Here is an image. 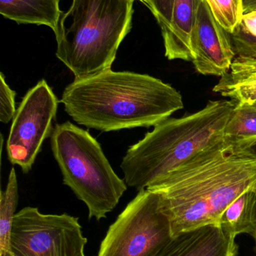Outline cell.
Returning <instances> with one entry per match:
<instances>
[{
    "mask_svg": "<svg viewBox=\"0 0 256 256\" xmlns=\"http://www.w3.org/2000/svg\"><path fill=\"white\" fill-rule=\"evenodd\" d=\"M256 184V156L218 143L186 161L147 188L157 192L173 238L219 224L226 208Z\"/></svg>",
    "mask_w": 256,
    "mask_h": 256,
    "instance_id": "obj_1",
    "label": "cell"
},
{
    "mask_svg": "<svg viewBox=\"0 0 256 256\" xmlns=\"http://www.w3.org/2000/svg\"><path fill=\"white\" fill-rule=\"evenodd\" d=\"M60 102L75 122L102 132L154 127L184 106L180 93L161 80L111 69L75 80Z\"/></svg>",
    "mask_w": 256,
    "mask_h": 256,
    "instance_id": "obj_2",
    "label": "cell"
},
{
    "mask_svg": "<svg viewBox=\"0 0 256 256\" xmlns=\"http://www.w3.org/2000/svg\"><path fill=\"white\" fill-rule=\"evenodd\" d=\"M235 106L233 100H210L201 110L169 118L130 146L120 168L127 186L139 192L192 159L224 141V129Z\"/></svg>",
    "mask_w": 256,
    "mask_h": 256,
    "instance_id": "obj_3",
    "label": "cell"
},
{
    "mask_svg": "<svg viewBox=\"0 0 256 256\" xmlns=\"http://www.w3.org/2000/svg\"><path fill=\"white\" fill-rule=\"evenodd\" d=\"M132 0H73L57 31V58L75 80L111 69L120 44L132 28Z\"/></svg>",
    "mask_w": 256,
    "mask_h": 256,
    "instance_id": "obj_4",
    "label": "cell"
},
{
    "mask_svg": "<svg viewBox=\"0 0 256 256\" xmlns=\"http://www.w3.org/2000/svg\"><path fill=\"white\" fill-rule=\"evenodd\" d=\"M51 144L63 184L85 203L89 219L106 218L127 190V184L116 174L97 140L66 122L56 124Z\"/></svg>",
    "mask_w": 256,
    "mask_h": 256,
    "instance_id": "obj_5",
    "label": "cell"
},
{
    "mask_svg": "<svg viewBox=\"0 0 256 256\" xmlns=\"http://www.w3.org/2000/svg\"><path fill=\"white\" fill-rule=\"evenodd\" d=\"M172 240L160 195L143 190L109 227L98 256H160Z\"/></svg>",
    "mask_w": 256,
    "mask_h": 256,
    "instance_id": "obj_6",
    "label": "cell"
},
{
    "mask_svg": "<svg viewBox=\"0 0 256 256\" xmlns=\"http://www.w3.org/2000/svg\"><path fill=\"white\" fill-rule=\"evenodd\" d=\"M87 238L78 218L44 214L26 207L15 214L11 232L13 256H86Z\"/></svg>",
    "mask_w": 256,
    "mask_h": 256,
    "instance_id": "obj_7",
    "label": "cell"
},
{
    "mask_svg": "<svg viewBox=\"0 0 256 256\" xmlns=\"http://www.w3.org/2000/svg\"><path fill=\"white\" fill-rule=\"evenodd\" d=\"M60 100L45 80L27 92L12 120L6 149L9 161L32 170L44 142L51 136Z\"/></svg>",
    "mask_w": 256,
    "mask_h": 256,
    "instance_id": "obj_8",
    "label": "cell"
},
{
    "mask_svg": "<svg viewBox=\"0 0 256 256\" xmlns=\"http://www.w3.org/2000/svg\"><path fill=\"white\" fill-rule=\"evenodd\" d=\"M192 60L203 75L226 74L236 57L231 34L215 20L205 0H198L192 36Z\"/></svg>",
    "mask_w": 256,
    "mask_h": 256,
    "instance_id": "obj_9",
    "label": "cell"
},
{
    "mask_svg": "<svg viewBox=\"0 0 256 256\" xmlns=\"http://www.w3.org/2000/svg\"><path fill=\"white\" fill-rule=\"evenodd\" d=\"M234 239L219 224H210L173 238L160 256H237Z\"/></svg>",
    "mask_w": 256,
    "mask_h": 256,
    "instance_id": "obj_10",
    "label": "cell"
},
{
    "mask_svg": "<svg viewBox=\"0 0 256 256\" xmlns=\"http://www.w3.org/2000/svg\"><path fill=\"white\" fill-rule=\"evenodd\" d=\"M198 0H174L171 21L161 28L168 60L192 62V36Z\"/></svg>",
    "mask_w": 256,
    "mask_h": 256,
    "instance_id": "obj_11",
    "label": "cell"
},
{
    "mask_svg": "<svg viewBox=\"0 0 256 256\" xmlns=\"http://www.w3.org/2000/svg\"><path fill=\"white\" fill-rule=\"evenodd\" d=\"M60 0H0V14L18 24L46 26L55 33L63 12Z\"/></svg>",
    "mask_w": 256,
    "mask_h": 256,
    "instance_id": "obj_12",
    "label": "cell"
},
{
    "mask_svg": "<svg viewBox=\"0 0 256 256\" xmlns=\"http://www.w3.org/2000/svg\"><path fill=\"white\" fill-rule=\"evenodd\" d=\"M213 92L236 104H256V60L236 56Z\"/></svg>",
    "mask_w": 256,
    "mask_h": 256,
    "instance_id": "obj_13",
    "label": "cell"
},
{
    "mask_svg": "<svg viewBox=\"0 0 256 256\" xmlns=\"http://www.w3.org/2000/svg\"><path fill=\"white\" fill-rule=\"evenodd\" d=\"M254 186L234 200L219 218V225L233 237L241 234L255 236L256 196Z\"/></svg>",
    "mask_w": 256,
    "mask_h": 256,
    "instance_id": "obj_14",
    "label": "cell"
},
{
    "mask_svg": "<svg viewBox=\"0 0 256 256\" xmlns=\"http://www.w3.org/2000/svg\"><path fill=\"white\" fill-rule=\"evenodd\" d=\"M256 141V104H236L224 129V142L242 152Z\"/></svg>",
    "mask_w": 256,
    "mask_h": 256,
    "instance_id": "obj_15",
    "label": "cell"
},
{
    "mask_svg": "<svg viewBox=\"0 0 256 256\" xmlns=\"http://www.w3.org/2000/svg\"><path fill=\"white\" fill-rule=\"evenodd\" d=\"M18 183L15 168L9 173L6 190L0 194V256H13L11 252V232L18 206Z\"/></svg>",
    "mask_w": 256,
    "mask_h": 256,
    "instance_id": "obj_16",
    "label": "cell"
},
{
    "mask_svg": "<svg viewBox=\"0 0 256 256\" xmlns=\"http://www.w3.org/2000/svg\"><path fill=\"white\" fill-rule=\"evenodd\" d=\"M215 20L229 34L241 22L244 14L243 0H205Z\"/></svg>",
    "mask_w": 256,
    "mask_h": 256,
    "instance_id": "obj_17",
    "label": "cell"
},
{
    "mask_svg": "<svg viewBox=\"0 0 256 256\" xmlns=\"http://www.w3.org/2000/svg\"><path fill=\"white\" fill-rule=\"evenodd\" d=\"M0 121L3 124H8L13 120L16 114V92L8 85L3 73L0 75Z\"/></svg>",
    "mask_w": 256,
    "mask_h": 256,
    "instance_id": "obj_18",
    "label": "cell"
},
{
    "mask_svg": "<svg viewBox=\"0 0 256 256\" xmlns=\"http://www.w3.org/2000/svg\"><path fill=\"white\" fill-rule=\"evenodd\" d=\"M231 37L236 56L256 60V38L243 32L238 27Z\"/></svg>",
    "mask_w": 256,
    "mask_h": 256,
    "instance_id": "obj_19",
    "label": "cell"
},
{
    "mask_svg": "<svg viewBox=\"0 0 256 256\" xmlns=\"http://www.w3.org/2000/svg\"><path fill=\"white\" fill-rule=\"evenodd\" d=\"M174 0H151V12L160 28L169 24Z\"/></svg>",
    "mask_w": 256,
    "mask_h": 256,
    "instance_id": "obj_20",
    "label": "cell"
},
{
    "mask_svg": "<svg viewBox=\"0 0 256 256\" xmlns=\"http://www.w3.org/2000/svg\"><path fill=\"white\" fill-rule=\"evenodd\" d=\"M238 28L246 34L256 38V9L243 14Z\"/></svg>",
    "mask_w": 256,
    "mask_h": 256,
    "instance_id": "obj_21",
    "label": "cell"
},
{
    "mask_svg": "<svg viewBox=\"0 0 256 256\" xmlns=\"http://www.w3.org/2000/svg\"><path fill=\"white\" fill-rule=\"evenodd\" d=\"M243 7H244V14L256 9V0H243Z\"/></svg>",
    "mask_w": 256,
    "mask_h": 256,
    "instance_id": "obj_22",
    "label": "cell"
},
{
    "mask_svg": "<svg viewBox=\"0 0 256 256\" xmlns=\"http://www.w3.org/2000/svg\"><path fill=\"white\" fill-rule=\"evenodd\" d=\"M242 152H246V153L249 154L256 156V141L252 142V144L246 146Z\"/></svg>",
    "mask_w": 256,
    "mask_h": 256,
    "instance_id": "obj_23",
    "label": "cell"
},
{
    "mask_svg": "<svg viewBox=\"0 0 256 256\" xmlns=\"http://www.w3.org/2000/svg\"><path fill=\"white\" fill-rule=\"evenodd\" d=\"M132 1H135V0H132ZM139 1L144 3L150 10H151V0H139Z\"/></svg>",
    "mask_w": 256,
    "mask_h": 256,
    "instance_id": "obj_24",
    "label": "cell"
},
{
    "mask_svg": "<svg viewBox=\"0 0 256 256\" xmlns=\"http://www.w3.org/2000/svg\"><path fill=\"white\" fill-rule=\"evenodd\" d=\"M254 191H255V196H256V184H255V186H254ZM254 239H255V243H256V232H255V236H254Z\"/></svg>",
    "mask_w": 256,
    "mask_h": 256,
    "instance_id": "obj_25",
    "label": "cell"
},
{
    "mask_svg": "<svg viewBox=\"0 0 256 256\" xmlns=\"http://www.w3.org/2000/svg\"></svg>",
    "mask_w": 256,
    "mask_h": 256,
    "instance_id": "obj_26",
    "label": "cell"
}]
</instances>
